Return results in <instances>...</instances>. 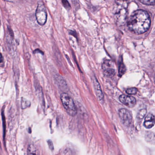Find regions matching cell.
I'll return each mask as SVG.
<instances>
[{
	"instance_id": "cell-1",
	"label": "cell",
	"mask_w": 155,
	"mask_h": 155,
	"mask_svg": "<svg viewBox=\"0 0 155 155\" xmlns=\"http://www.w3.org/2000/svg\"><path fill=\"white\" fill-rule=\"evenodd\" d=\"M151 25L150 16L143 10H137L133 13L127 21L130 31L136 34H142L148 31Z\"/></svg>"
},
{
	"instance_id": "cell-2",
	"label": "cell",
	"mask_w": 155,
	"mask_h": 155,
	"mask_svg": "<svg viewBox=\"0 0 155 155\" xmlns=\"http://www.w3.org/2000/svg\"><path fill=\"white\" fill-rule=\"evenodd\" d=\"M61 99L65 109L68 114L71 116H75L77 114L76 107L72 97L66 93L61 95Z\"/></svg>"
},
{
	"instance_id": "cell-3",
	"label": "cell",
	"mask_w": 155,
	"mask_h": 155,
	"mask_svg": "<svg viewBox=\"0 0 155 155\" xmlns=\"http://www.w3.org/2000/svg\"><path fill=\"white\" fill-rule=\"evenodd\" d=\"M36 21L40 25H43L47 21V14L44 4L42 1L38 2L35 12Z\"/></svg>"
},
{
	"instance_id": "cell-4",
	"label": "cell",
	"mask_w": 155,
	"mask_h": 155,
	"mask_svg": "<svg viewBox=\"0 0 155 155\" xmlns=\"http://www.w3.org/2000/svg\"><path fill=\"white\" fill-rule=\"evenodd\" d=\"M127 11L125 7L120 8L115 14V20L118 25H123L126 22Z\"/></svg>"
},
{
	"instance_id": "cell-5",
	"label": "cell",
	"mask_w": 155,
	"mask_h": 155,
	"mask_svg": "<svg viewBox=\"0 0 155 155\" xmlns=\"http://www.w3.org/2000/svg\"><path fill=\"white\" fill-rule=\"evenodd\" d=\"M119 115L122 123L124 125L129 126L131 124L133 120V116L130 111L124 108L120 109L119 111Z\"/></svg>"
},
{
	"instance_id": "cell-6",
	"label": "cell",
	"mask_w": 155,
	"mask_h": 155,
	"mask_svg": "<svg viewBox=\"0 0 155 155\" xmlns=\"http://www.w3.org/2000/svg\"><path fill=\"white\" fill-rule=\"evenodd\" d=\"M119 100L121 103L130 108L134 107L136 104V99L133 96L122 95L119 97Z\"/></svg>"
},
{
	"instance_id": "cell-7",
	"label": "cell",
	"mask_w": 155,
	"mask_h": 155,
	"mask_svg": "<svg viewBox=\"0 0 155 155\" xmlns=\"http://www.w3.org/2000/svg\"><path fill=\"white\" fill-rule=\"evenodd\" d=\"M155 124V117L153 115L149 114L147 116L145 119L144 126L146 128L150 129L154 126Z\"/></svg>"
},
{
	"instance_id": "cell-8",
	"label": "cell",
	"mask_w": 155,
	"mask_h": 155,
	"mask_svg": "<svg viewBox=\"0 0 155 155\" xmlns=\"http://www.w3.org/2000/svg\"><path fill=\"white\" fill-rule=\"evenodd\" d=\"M94 84L95 88V89L97 97L99 100H103V92L101 90L100 84L96 78H95L94 80Z\"/></svg>"
},
{
	"instance_id": "cell-9",
	"label": "cell",
	"mask_w": 155,
	"mask_h": 155,
	"mask_svg": "<svg viewBox=\"0 0 155 155\" xmlns=\"http://www.w3.org/2000/svg\"><path fill=\"white\" fill-rule=\"evenodd\" d=\"M55 79L56 81L60 88L63 89V90L65 89V88H66L67 84H66L65 81L63 79L62 77L58 75L57 77H56Z\"/></svg>"
},
{
	"instance_id": "cell-10",
	"label": "cell",
	"mask_w": 155,
	"mask_h": 155,
	"mask_svg": "<svg viewBox=\"0 0 155 155\" xmlns=\"http://www.w3.org/2000/svg\"><path fill=\"white\" fill-rule=\"evenodd\" d=\"M28 155H40L39 151L35 145L31 144L28 147L27 149Z\"/></svg>"
},
{
	"instance_id": "cell-11",
	"label": "cell",
	"mask_w": 155,
	"mask_h": 155,
	"mask_svg": "<svg viewBox=\"0 0 155 155\" xmlns=\"http://www.w3.org/2000/svg\"><path fill=\"white\" fill-rule=\"evenodd\" d=\"M104 74L106 77L112 78L115 74V70L113 68H108L104 70Z\"/></svg>"
},
{
	"instance_id": "cell-12",
	"label": "cell",
	"mask_w": 155,
	"mask_h": 155,
	"mask_svg": "<svg viewBox=\"0 0 155 155\" xmlns=\"http://www.w3.org/2000/svg\"><path fill=\"white\" fill-rule=\"evenodd\" d=\"M113 66V62L110 61H106L103 64V68L104 70L108 68H112Z\"/></svg>"
},
{
	"instance_id": "cell-13",
	"label": "cell",
	"mask_w": 155,
	"mask_h": 155,
	"mask_svg": "<svg viewBox=\"0 0 155 155\" xmlns=\"http://www.w3.org/2000/svg\"><path fill=\"white\" fill-rule=\"evenodd\" d=\"M31 105V103L29 101H27L24 98H22V109H25L27 107H29Z\"/></svg>"
},
{
	"instance_id": "cell-14",
	"label": "cell",
	"mask_w": 155,
	"mask_h": 155,
	"mask_svg": "<svg viewBox=\"0 0 155 155\" xmlns=\"http://www.w3.org/2000/svg\"><path fill=\"white\" fill-rule=\"evenodd\" d=\"M126 92L127 94H136L137 93V88H135V87L128 88V89H126Z\"/></svg>"
},
{
	"instance_id": "cell-15",
	"label": "cell",
	"mask_w": 155,
	"mask_h": 155,
	"mask_svg": "<svg viewBox=\"0 0 155 155\" xmlns=\"http://www.w3.org/2000/svg\"><path fill=\"white\" fill-rule=\"evenodd\" d=\"M142 3L146 5H153L155 3V0H139Z\"/></svg>"
},
{
	"instance_id": "cell-16",
	"label": "cell",
	"mask_w": 155,
	"mask_h": 155,
	"mask_svg": "<svg viewBox=\"0 0 155 155\" xmlns=\"http://www.w3.org/2000/svg\"><path fill=\"white\" fill-rule=\"evenodd\" d=\"M126 69L123 63H121L119 65V74L120 75H123L125 72Z\"/></svg>"
},
{
	"instance_id": "cell-17",
	"label": "cell",
	"mask_w": 155,
	"mask_h": 155,
	"mask_svg": "<svg viewBox=\"0 0 155 155\" xmlns=\"http://www.w3.org/2000/svg\"><path fill=\"white\" fill-rule=\"evenodd\" d=\"M147 113V111L146 109H142L138 113V117L139 119H142L144 117L146 114Z\"/></svg>"
},
{
	"instance_id": "cell-18",
	"label": "cell",
	"mask_w": 155,
	"mask_h": 155,
	"mask_svg": "<svg viewBox=\"0 0 155 155\" xmlns=\"http://www.w3.org/2000/svg\"><path fill=\"white\" fill-rule=\"evenodd\" d=\"M62 2L65 8H66V9H69L71 8V5L67 0H62Z\"/></svg>"
},
{
	"instance_id": "cell-19",
	"label": "cell",
	"mask_w": 155,
	"mask_h": 155,
	"mask_svg": "<svg viewBox=\"0 0 155 155\" xmlns=\"http://www.w3.org/2000/svg\"><path fill=\"white\" fill-rule=\"evenodd\" d=\"M47 142L50 149L52 150H53L54 146L53 144V143L52 142V141H51V140H48V141H47Z\"/></svg>"
},
{
	"instance_id": "cell-20",
	"label": "cell",
	"mask_w": 155,
	"mask_h": 155,
	"mask_svg": "<svg viewBox=\"0 0 155 155\" xmlns=\"http://www.w3.org/2000/svg\"><path fill=\"white\" fill-rule=\"evenodd\" d=\"M4 1H7L8 2H16L17 0H4Z\"/></svg>"
},
{
	"instance_id": "cell-21",
	"label": "cell",
	"mask_w": 155,
	"mask_h": 155,
	"mask_svg": "<svg viewBox=\"0 0 155 155\" xmlns=\"http://www.w3.org/2000/svg\"><path fill=\"white\" fill-rule=\"evenodd\" d=\"M122 1H128V0H122Z\"/></svg>"
}]
</instances>
